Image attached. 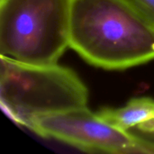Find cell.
<instances>
[{"mask_svg": "<svg viewBox=\"0 0 154 154\" xmlns=\"http://www.w3.org/2000/svg\"><path fill=\"white\" fill-rule=\"evenodd\" d=\"M31 130L88 152L154 154V141L110 125L88 106L39 116Z\"/></svg>", "mask_w": 154, "mask_h": 154, "instance_id": "obj_4", "label": "cell"}, {"mask_svg": "<svg viewBox=\"0 0 154 154\" xmlns=\"http://www.w3.org/2000/svg\"><path fill=\"white\" fill-rule=\"evenodd\" d=\"M70 0H0V56L58 62L69 47Z\"/></svg>", "mask_w": 154, "mask_h": 154, "instance_id": "obj_3", "label": "cell"}, {"mask_svg": "<svg viewBox=\"0 0 154 154\" xmlns=\"http://www.w3.org/2000/svg\"><path fill=\"white\" fill-rule=\"evenodd\" d=\"M140 134H143V135H144V136H146L147 138H149V139L154 141V134H143V133H140Z\"/></svg>", "mask_w": 154, "mask_h": 154, "instance_id": "obj_7", "label": "cell"}, {"mask_svg": "<svg viewBox=\"0 0 154 154\" xmlns=\"http://www.w3.org/2000/svg\"><path fill=\"white\" fill-rule=\"evenodd\" d=\"M97 115L121 130L140 129L154 121V99L146 97L132 98L123 107H104L97 112Z\"/></svg>", "mask_w": 154, "mask_h": 154, "instance_id": "obj_5", "label": "cell"}, {"mask_svg": "<svg viewBox=\"0 0 154 154\" xmlns=\"http://www.w3.org/2000/svg\"><path fill=\"white\" fill-rule=\"evenodd\" d=\"M69 47L93 66L125 69L154 60V26L125 0H70Z\"/></svg>", "mask_w": 154, "mask_h": 154, "instance_id": "obj_1", "label": "cell"}, {"mask_svg": "<svg viewBox=\"0 0 154 154\" xmlns=\"http://www.w3.org/2000/svg\"><path fill=\"white\" fill-rule=\"evenodd\" d=\"M142 17L154 26V0H125Z\"/></svg>", "mask_w": 154, "mask_h": 154, "instance_id": "obj_6", "label": "cell"}, {"mask_svg": "<svg viewBox=\"0 0 154 154\" xmlns=\"http://www.w3.org/2000/svg\"><path fill=\"white\" fill-rule=\"evenodd\" d=\"M0 102L10 118L31 130L39 116L88 106V89L74 70L58 62L32 64L0 56Z\"/></svg>", "mask_w": 154, "mask_h": 154, "instance_id": "obj_2", "label": "cell"}]
</instances>
